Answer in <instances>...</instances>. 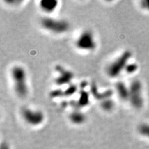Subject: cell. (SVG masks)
Returning a JSON list of instances; mask_svg holds the SVG:
<instances>
[{"mask_svg": "<svg viewBox=\"0 0 149 149\" xmlns=\"http://www.w3.org/2000/svg\"><path fill=\"white\" fill-rule=\"evenodd\" d=\"M77 91V86L74 85H70L66 90L63 91L64 96H70L74 94Z\"/></svg>", "mask_w": 149, "mask_h": 149, "instance_id": "14", "label": "cell"}, {"mask_svg": "<svg viewBox=\"0 0 149 149\" xmlns=\"http://www.w3.org/2000/svg\"><path fill=\"white\" fill-rule=\"evenodd\" d=\"M50 96L51 97H62L63 96V91L62 90H55L50 92Z\"/></svg>", "mask_w": 149, "mask_h": 149, "instance_id": "17", "label": "cell"}, {"mask_svg": "<svg viewBox=\"0 0 149 149\" xmlns=\"http://www.w3.org/2000/svg\"><path fill=\"white\" fill-rule=\"evenodd\" d=\"M58 1L55 0H43L40 3V7L46 13H52L56 9Z\"/></svg>", "mask_w": 149, "mask_h": 149, "instance_id": "10", "label": "cell"}, {"mask_svg": "<svg viewBox=\"0 0 149 149\" xmlns=\"http://www.w3.org/2000/svg\"><path fill=\"white\" fill-rule=\"evenodd\" d=\"M69 119L73 124H81L85 121L86 116L80 111L75 110L70 114Z\"/></svg>", "mask_w": 149, "mask_h": 149, "instance_id": "11", "label": "cell"}, {"mask_svg": "<svg viewBox=\"0 0 149 149\" xmlns=\"http://www.w3.org/2000/svg\"><path fill=\"white\" fill-rule=\"evenodd\" d=\"M138 68L137 65L136 63H129L127 64L126 67L125 68V70L128 73H133L137 71Z\"/></svg>", "mask_w": 149, "mask_h": 149, "instance_id": "16", "label": "cell"}, {"mask_svg": "<svg viewBox=\"0 0 149 149\" xmlns=\"http://www.w3.org/2000/svg\"><path fill=\"white\" fill-rule=\"evenodd\" d=\"M79 108L85 107L88 105L90 102L89 94L85 90H81L80 91V97L78 100L77 101Z\"/></svg>", "mask_w": 149, "mask_h": 149, "instance_id": "12", "label": "cell"}, {"mask_svg": "<svg viewBox=\"0 0 149 149\" xmlns=\"http://www.w3.org/2000/svg\"><path fill=\"white\" fill-rule=\"evenodd\" d=\"M101 107L105 111H110L114 108V102L111 98L104 100L102 101L101 103Z\"/></svg>", "mask_w": 149, "mask_h": 149, "instance_id": "13", "label": "cell"}, {"mask_svg": "<svg viewBox=\"0 0 149 149\" xmlns=\"http://www.w3.org/2000/svg\"><path fill=\"white\" fill-rule=\"evenodd\" d=\"M55 70L59 73V76L55 80V83L58 86L67 85L72 81L74 77L72 72L67 70L60 65H56Z\"/></svg>", "mask_w": 149, "mask_h": 149, "instance_id": "7", "label": "cell"}, {"mask_svg": "<svg viewBox=\"0 0 149 149\" xmlns=\"http://www.w3.org/2000/svg\"><path fill=\"white\" fill-rule=\"evenodd\" d=\"M23 118L26 123L32 125H38L44 121V114L40 111H33L24 108L21 111Z\"/></svg>", "mask_w": 149, "mask_h": 149, "instance_id": "6", "label": "cell"}, {"mask_svg": "<svg viewBox=\"0 0 149 149\" xmlns=\"http://www.w3.org/2000/svg\"><path fill=\"white\" fill-rule=\"evenodd\" d=\"M129 88V99L130 104L136 109L141 108L143 104L142 97V85L138 80H134Z\"/></svg>", "mask_w": 149, "mask_h": 149, "instance_id": "4", "label": "cell"}, {"mask_svg": "<svg viewBox=\"0 0 149 149\" xmlns=\"http://www.w3.org/2000/svg\"><path fill=\"white\" fill-rule=\"evenodd\" d=\"M132 56L129 50H125L115 61L112 63L108 68V74L111 78L117 77L126 67L129 60Z\"/></svg>", "mask_w": 149, "mask_h": 149, "instance_id": "2", "label": "cell"}, {"mask_svg": "<svg viewBox=\"0 0 149 149\" xmlns=\"http://www.w3.org/2000/svg\"><path fill=\"white\" fill-rule=\"evenodd\" d=\"M91 93L95 98L97 100L103 101L106 99H109L113 94V91L111 90H107L104 92L100 93L97 90V88L95 83H93L91 86Z\"/></svg>", "mask_w": 149, "mask_h": 149, "instance_id": "8", "label": "cell"}, {"mask_svg": "<svg viewBox=\"0 0 149 149\" xmlns=\"http://www.w3.org/2000/svg\"><path fill=\"white\" fill-rule=\"evenodd\" d=\"M1 149H9V147L8 144L6 143H3L1 146Z\"/></svg>", "mask_w": 149, "mask_h": 149, "instance_id": "20", "label": "cell"}, {"mask_svg": "<svg viewBox=\"0 0 149 149\" xmlns=\"http://www.w3.org/2000/svg\"><path fill=\"white\" fill-rule=\"evenodd\" d=\"M11 74L16 94L19 97H25L27 94L28 89L24 69L20 66L14 67L12 69Z\"/></svg>", "mask_w": 149, "mask_h": 149, "instance_id": "1", "label": "cell"}, {"mask_svg": "<svg viewBox=\"0 0 149 149\" xmlns=\"http://www.w3.org/2000/svg\"><path fill=\"white\" fill-rule=\"evenodd\" d=\"M76 46L79 49L83 50H93L96 44L92 32L89 30L83 31L76 42Z\"/></svg>", "mask_w": 149, "mask_h": 149, "instance_id": "5", "label": "cell"}, {"mask_svg": "<svg viewBox=\"0 0 149 149\" xmlns=\"http://www.w3.org/2000/svg\"><path fill=\"white\" fill-rule=\"evenodd\" d=\"M139 131L144 136L149 137V124H143L139 127Z\"/></svg>", "mask_w": 149, "mask_h": 149, "instance_id": "15", "label": "cell"}, {"mask_svg": "<svg viewBox=\"0 0 149 149\" xmlns=\"http://www.w3.org/2000/svg\"><path fill=\"white\" fill-rule=\"evenodd\" d=\"M118 94L121 99L126 101L129 99V88L122 81H118L116 85Z\"/></svg>", "mask_w": 149, "mask_h": 149, "instance_id": "9", "label": "cell"}, {"mask_svg": "<svg viewBox=\"0 0 149 149\" xmlns=\"http://www.w3.org/2000/svg\"><path fill=\"white\" fill-rule=\"evenodd\" d=\"M141 6L143 9L149 11V0H144L141 1Z\"/></svg>", "mask_w": 149, "mask_h": 149, "instance_id": "18", "label": "cell"}, {"mask_svg": "<svg viewBox=\"0 0 149 149\" xmlns=\"http://www.w3.org/2000/svg\"><path fill=\"white\" fill-rule=\"evenodd\" d=\"M41 25L44 29L55 34L64 33L70 27L69 23L67 21L56 19L49 17L42 19Z\"/></svg>", "mask_w": 149, "mask_h": 149, "instance_id": "3", "label": "cell"}, {"mask_svg": "<svg viewBox=\"0 0 149 149\" xmlns=\"http://www.w3.org/2000/svg\"><path fill=\"white\" fill-rule=\"evenodd\" d=\"M88 85V83L86 81H83L80 84V88H81V90H84L85 89V88H86Z\"/></svg>", "mask_w": 149, "mask_h": 149, "instance_id": "19", "label": "cell"}]
</instances>
